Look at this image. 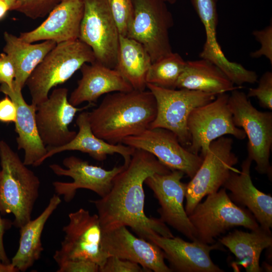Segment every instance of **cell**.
Returning a JSON list of instances; mask_svg holds the SVG:
<instances>
[{
  "instance_id": "e0dca14e",
  "label": "cell",
  "mask_w": 272,
  "mask_h": 272,
  "mask_svg": "<svg viewBox=\"0 0 272 272\" xmlns=\"http://www.w3.org/2000/svg\"><path fill=\"white\" fill-rule=\"evenodd\" d=\"M125 226L102 232L101 248L105 256H113L140 264L148 271L172 272L163 251L154 243L132 234Z\"/></svg>"
},
{
  "instance_id": "e575fe53",
  "label": "cell",
  "mask_w": 272,
  "mask_h": 272,
  "mask_svg": "<svg viewBox=\"0 0 272 272\" xmlns=\"http://www.w3.org/2000/svg\"><path fill=\"white\" fill-rule=\"evenodd\" d=\"M252 35L260 44L259 49L252 52L250 56L252 58L266 57L272 64V25L270 24L264 29L254 30Z\"/></svg>"
},
{
  "instance_id": "ffe728a7",
  "label": "cell",
  "mask_w": 272,
  "mask_h": 272,
  "mask_svg": "<svg viewBox=\"0 0 272 272\" xmlns=\"http://www.w3.org/2000/svg\"><path fill=\"white\" fill-rule=\"evenodd\" d=\"M252 161L247 157L242 162L241 170H232L223 184L230 191V199L236 205L247 208L259 226L270 231L272 227V196L258 189L250 176Z\"/></svg>"
},
{
  "instance_id": "60d3db41",
  "label": "cell",
  "mask_w": 272,
  "mask_h": 272,
  "mask_svg": "<svg viewBox=\"0 0 272 272\" xmlns=\"http://www.w3.org/2000/svg\"><path fill=\"white\" fill-rule=\"evenodd\" d=\"M16 3L13 0H0V21L3 19L9 11H12Z\"/></svg>"
},
{
  "instance_id": "2e32d148",
  "label": "cell",
  "mask_w": 272,
  "mask_h": 272,
  "mask_svg": "<svg viewBox=\"0 0 272 272\" xmlns=\"http://www.w3.org/2000/svg\"><path fill=\"white\" fill-rule=\"evenodd\" d=\"M62 164L49 165L50 169L58 176L71 177V182L54 181V191L58 195H63L66 202L71 201L78 189L84 188L93 191L100 197L104 196L110 190L115 176L123 169L124 165L115 166L110 170L95 166L74 156L64 158Z\"/></svg>"
},
{
  "instance_id": "83f0119b",
  "label": "cell",
  "mask_w": 272,
  "mask_h": 272,
  "mask_svg": "<svg viewBox=\"0 0 272 272\" xmlns=\"http://www.w3.org/2000/svg\"><path fill=\"white\" fill-rule=\"evenodd\" d=\"M152 63L149 54L141 43L133 39L120 35L115 69L133 90H146V76Z\"/></svg>"
},
{
  "instance_id": "ba28073f",
  "label": "cell",
  "mask_w": 272,
  "mask_h": 272,
  "mask_svg": "<svg viewBox=\"0 0 272 272\" xmlns=\"http://www.w3.org/2000/svg\"><path fill=\"white\" fill-rule=\"evenodd\" d=\"M154 95L157 113L149 128H162L174 133L180 144L187 148L190 144L187 119L193 109L214 100L215 94L186 89H168L147 83Z\"/></svg>"
},
{
  "instance_id": "603a6c76",
  "label": "cell",
  "mask_w": 272,
  "mask_h": 272,
  "mask_svg": "<svg viewBox=\"0 0 272 272\" xmlns=\"http://www.w3.org/2000/svg\"><path fill=\"white\" fill-rule=\"evenodd\" d=\"M76 124L79 130L74 139L63 146L47 149L38 166L48 158L65 151H79L87 153L98 161H104L108 155L118 154L124 159L123 165H128L135 149L122 143L112 144L96 136L91 128L87 111H82L79 114Z\"/></svg>"
},
{
  "instance_id": "5b68a950",
  "label": "cell",
  "mask_w": 272,
  "mask_h": 272,
  "mask_svg": "<svg viewBox=\"0 0 272 272\" xmlns=\"http://www.w3.org/2000/svg\"><path fill=\"white\" fill-rule=\"evenodd\" d=\"M188 216L197 240L209 244L215 243V238L233 227L252 230L260 226L249 210L238 206L230 199L224 188L208 194Z\"/></svg>"
},
{
  "instance_id": "7402d4cb",
  "label": "cell",
  "mask_w": 272,
  "mask_h": 272,
  "mask_svg": "<svg viewBox=\"0 0 272 272\" xmlns=\"http://www.w3.org/2000/svg\"><path fill=\"white\" fill-rule=\"evenodd\" d=\"M82 77L69 98L74 106L88 102L93 103L102 95L115 92L133 90L130 84L115 69L95 61L80 68Z\"/></svg>"
},
{
  "instance_id": "f6af8a7d",
  "label": "cell",
  "mask_w": 272,
  "mask_h": 272,
  "mask_svg": "<svg viewBox=\"0 0 272 272\" xmlns=\"http://www.w3.org/2000/svg\"><path fill=\"white\" fill-rule=\"evenodd\" d=\"M1 171H0V179H1Z\"/></svg>"
},
{
  "instance_id": "4dcf8cb0",
  "label": "cell",
  "mask_w": 272,
  "mask_h": 272,
  "mask_svg": "<svg viewBox=\"0 0 272 272\" xmlns=\"http://www.w3.org/2000/svg\"><path fill=\"white\" fill-rule=\"evenodd\" d=\"M199 56L213 62L237 86L241 87L245 83L254 84L258 81L257 75L254 71L245 69L240 63L229 61L224 53L201 51Z\"/></svg>"
},
{
  "instance_id": "44dd1931",
  "label": "cell",
  "mask_w": 272,
  "mask_h": 272,
  "mask_svg": "<svg viewBox=\"0 0 272 272\" xmlns=\"http://www.w3.org/2000/svg\"><path fill=\"white\" fill-rule=\"evenodd\" d=\"M22 89L13 85L11 88L1 84L0 91L9 96L17 110L15 131L18 150H23V163L26 166H38L40 160L45 155L47 149L42 143L37 130L36 121V106L28 104L24 99Z\"/></svg>"
},
{
  "instance_id": "d6986e66",
  "label": "cell",
  "mask_w": 272,
  "mask_h": 272,
  "mask_svg": "<svg viewBox=\"0 0 272 272\" xmlns=\"http://www.w3.org/2000/svg\"><path fill=\"white\" fill-rule=\"evenodd\" d=\"M84 13L83 0H62L36 28L21 33L24 41L51 40L56 44L79 39Z\"/></svg>"
},
{
  "instance_id": "52a82bcc",
  "label": "cell",
  "mask_w": 272,
  "mask_h": 272,
  "mask_svg": "<svg viewBox=\"0 0 272 272\" xmlns=\"http://www.w3.org/2000/svg\"><path fill=\"white\" fill-rule=\"evenodd\" d=\"M133 13L126 37L141 43L152 62L173 52L169 30L174 20L165 0H132Z\"/></svg>"
},
{
  "instance_id": "277c9868",
  "label": "cell",
  "mask_w": 272,
  "mask_h": 272,
  "mask_svg": "<svg viewBox=\"0 0 272 272\" xmlns=\"http://www.w3.org/2000/svg\"><path fill=\"white\" fill-rule=\"evenodd\" d=\"M95 61L92 49L79 39L57 44L26 82L32 104L36 106L46 100L53 87L67 81L84 63Z\"/></svg>"
},
{
  "instance_id": "9a60e30c",
  "label": "cell",
  "mask_w": 272,
  "mask_h": 272,
  "mask_svg": "<svg viewBox=\"0 0 272 272\" xmlns=\"http://www.w3.org/2000/svg\"><path fill=\"white\" fill-rule=\"evenodd\" d=\"M184 174L179 170L155 173L147 177L145 183L159 202L160 219L191 241H195L196 233L183 206L186 187V183L181 181Z\"/></svg>"
},
{
  "instance_id": "1f68e13d",
  "label": "cell",
  "mask_w": 272,
  "mask_h": 272,
  "mask_svg": "<svg viewBox=\"0 0 272 272\" xmlns=\"http://www.w3.org/2000/svg\"><path fill=\"white\" fill-rule=\"evenodd\" d=\"M62 0H16L12 11L20 12L35 20L48 14Z\"/></svg>"
},
{
  "instance_id": "d590c367",
  "label": "cell",
  "mask_w": 272,
  "mask_h": 272,
  "mask_svg": "<svg viewBox=\"0 0 272 272\" xmlns=\"http://www.w3.org/2000/svg\"><path fill=\"white\" fill-rule=\"evenodd\" d=\"M145 272L148 271L138 263L116 256H109L99 268V272Z\"/></svg>"
},
{
  "instance_id": "6da1fadb",
  "label": "cell",
  "mask_w": 272,
  "mask_h": 272,
  "mask_svg": "<svg viewBox=\"0 0 272 272\" xmlns=\"http://www.w3.org/2000/svg\"><path fill=\"white\" fill-rule=\"evenodd\" d=\"M171 171L152 154L135 149L128 165L114 177L108 193L90 201L97 209L102 232L125 226L148 241L156 234L174 237L160 218L149 217L144 211L146 179L155 173Z\"/></svg>"
},
{
  "instance_id": "836d02e7",
  "label": "cell",
  "mask_w": 272,
  "mask_h": 272,
  "mask_svg": "<svg viewBox=\"0 0 272 272\" xmlns=\"http://www.w3.org/2000/svg\"><path fill=\"white\" fill-rule=\"evenodd\" d=\"M248 98L256 97L260 105L264 108L272 109V73L265 72L260 77L257 87L249 88Z\"/></svg>"
},
{
  "instance_id": "ee69618b",
  "label": "cell",
  "mask_w": 272,
  "mask_h": 272,
  "mask_svg": "<svg viewBox=\"0 0 272 272\" xmlns=\"http://www.w3.org/2000/svg\"><path fill=\"white\" fill-rule=\"evenodd\" d=\"M165 1H166V2H168L170 4H174L177 1V0H165Z\"/></svg>"
},
{
  "instance_id": "d6a6232c",
  "label": "cell",
  "mask_w": 272,
  "mask_h": 272,
  "mask_svg": "<svg viewBox=\"0 0 272 272\" xmlns=\"http://www.w3.org/2000/svg\"><path fill=\"white\" fill-rule=\"evenodd\" d=\"M108 3L120 35L126 36L133 16L132 0H108Z\"/></svg>"
},
{
  "instance_id": "74e56055",
  "label": "cell",
  "mask_w": 272,
  "mask_h": 272,
  "mask_svg": "<svg viewBox=\"0 0 272 272\" xmlns=\"http://www.w3.org/2000/svg\"><path fill=\"white\" fill-rule=\"evenodd\" d=\"M15 77V70L11 58L6 53H1L0 83L5 84L12 88Z\"/></svg>"
},
{
  "instance_id": "9c48e42d",
  "label": "cell",
  "mask_w": 272,
  "mask_h": 272,
  "mask_svg": "<svg viewBox=\"0 0 272 272\" xmlns=\"http://www.w3.org/2000/svg\"><path fill=\"white\" fill-rule=\"evenodd\" d=\"M226 93L218 94L212 101L196 107L187 119V129L190 137L189 152L203 159L211 143L225 135H232L242 140L246 138L244 130L236 126L228 104Z\"/></svg>"
},
{
  "instance_id": "7bdbcfd3",
  "label": "cell",
  "mask_w": 272,
  "mask_h": 272,
  "mask_svg": "<svg viewBox=\"0 0 272 272\" xmlns=\"http://www.w3.org/2000/svg\"><path fill=\"white\" fill-rule=\"evenodd\" d=\"M263 266L265 268L266 270H269L268 271H271V266L269 264H267V263H264L263 264Z\"/></svg>"
},
{
  "instance_id": "d4e9b609",
  "label": "cell",
  "mask_w": 272,
  "mask_h": 272,
  "mask_svg": "<svg viewBox=\"0 0 272 272\" xmlns=\"http://www.w3.org/2000/svg\"><path fill=\"white\" fill-rule=\"evenodd\" d=\"M237 258L247 272H260L259 259L263 250L271 247V231L260 226L247 232L235 230L219 239Z\"/></svg>"
},
{
  "instance_id": "b9f144b4",
  "label": "cell",
  "mask_w": 272,
  "mask_h": 272,
  "mask_svg": "<svg viewBox=\"0 0 272 272\" xmlns=\"http://www.w3.org/2000/svg\"><path fill=\"white\" fill-rule=\"evenodd\" d=\"M19 269L15 267L11 262L5 263L0 261V272H17Z\"/></svg>"
},
{
  "instance_id": "30bf717a",
  "label": "cell",
  "mask_w": 272,
  "mask_h": 272,
  "mask_svg": "<svg viewBox=\"0 0 272 272\" xmlns=\"http://www.w3.org/2000/svg\"><path fill=\"white\" fill-rule=\"evenodd\" d=\"M233 140L225 137L213 141L202 162L191 180L186 183L185 210L188 216L206 195L223 186L234 166L238 162L232 151Z\"/></svg>"
},
{
  "instance_id": "bcb514c9",
  "label": "cell",
  "mask_w": 272,
  "mask_h": 272,
  "mask_svg": "<svg viewBox=\"0 0 272 272\" xmlns=\"http://www.w3.org/2000/svg\"><path fill=\"white\" fill-rule=\"evenodd\" d=\"M13 1H16V0H13Z\"/></svg>"
},
{
  "instance_id": "f35d334b",
  "label": "cell",
  "mask_w": 272,
  "mask_h": 272,
  "mask_svg": "<svg viewBox=\"0 0 272 272\" xmlns=\"http://www.w3.org/2000/svg\"><path fill=\"white\" fill-rule=\"evenodd\" d=\"M16 106L11 98L6 95L0 100V121L5 123L15 122L16 119Z\"/></svg>"
},
{
  "instance_id": "7a4b0ae2",
  "label": "cell",
  "mask_w": 272,
  "mask_h": 272,
  "mask_svg": "<svg viewBox=\"0 0 272 272\" xmlns=\"http://www.w3.org/2000/svg\"><path fill=\"white\" fill-rule=\"evenodd\" d=\"M156 113V99L149 90L107 94L97 108L88 112L93 132L112 144L149 128Z\"/></svg>"
},
{
  "instance_id": "f1b7e54d",
  "label": "cell",
  "mask_w": 272,
  "mask_h": 272,
  "mask_svg": "<svg viewBox=\"0 0 272 272\" xmlns=\"http://www.w3.org/2000/svg\"><path fill=\"white\" fill-rule=\"evenodd\" d=\"M186 64L179 54L172 52L152 62L147 74L146 82L168 89H176L178 79Z\"/></svg>"
},
{
  "instance_id": "5bb4252c",
  "label": "cell",
  "mask_w": 272,
  "mask_h": 272,
  "mask_svg": "<svg viewBox=\"0 0 272 272\" xmlns=\"http://www.w3.org/2000/svg\"><path fill=\"white\" fill-rule=\"evenodd\" d=\"M68 89H54L46 100L36 106V121L40 138L47 149L63 146L74 139L77 132L69 129L76 114L92 107L89 103L78 108L68 99Z\"/></svg>"
},
{
  "instance_id": "8992f818",
  "label": "cell",
  "mask_w": 272,
  "mask_h": 272,
  "mask_svg": "<svg viewBox=\"0 0 272 272\" xmlns=\"http://www.w3.org/2000/svg\"><path fill=\"white\" fill-rule=\"evenodd\" d=\"M247 95L239 89L231 91L228 104L234 124L247 137L248 156L256 164L255 170L271 178L269 157L272 146V112L255 108Z\"/></svg>"
},
{
  "instance_id": "8d00e7d4",
  "label": "cell",
  "mask_w": 272,
  "mask_h": 272,
  "mask_svg": "<svg viewBox=\"0 0 272 272\" xmlns=\"http://www.w3.org/2000/svg\"><path fill=\"white\" fill-rule=\"evenodd\" d=\"M57 271L98 272L99 266L96 263L88 260H70L59 264Z\"/></svg>"
},
{
  "instance_id": "4fadbf2b",
  "label": "cell",
  "mask_w": 272,
  "mask_h": 272,
  "mask_svg": "<svg viewBox=\"0 0 272 272\" xmlns=\"http://www.w3.org/2000/svg\"><path fill=\"white\" fill-rule=\"evenodd\" d=\"M122 143L153 155L171 170H179L191 178L203 159L189 152L176 135L162 128H148L142 133L125 138Z\"/></svg>"
},
{
  "instance_id": "484cf974",
  "label": "cell",
  "mask_w": 272,
  "mask_h": 272,
  "mask_svg": "<svg viewBox=\"0 0 272 272\" xmlns=\"http://www.w3.org/2000/svg\"><path fill=\"white\" fill-rule=\"evenodd\" d=\"M175 88L218 95L231 92L241 87L235 86L213 62L201 58L186 61L185 66L178 79Z\"/></svg>"
},
{
  "instance_id": "ab89813d",
  "label": "cell",
  "mask_w": 272,
  "mask_h": 272,
  "mask_svg": "<svg viewBox=\"0 0 272 272\" xmlns=\"http://www.w3.org/2000/svg\"><path fill=\"white\" fill-rule=\"evenodd\" d=\"M1 214L0 212V261L5 263H9L10 261L4 248L3 236L5 231L11 227L13 222L8 220L2 219Z\"/></svg>"
},
{
  "instance_id": "7c38bea8",
  "label": "cell",
  "mask_w": 272,
  "mask_h": 272,
  "mask_svg": "<svg viewBox=\"0 0 272 272\" xmlns=\"http://www.w3.org/2000/svg\"><path fill=\"white\" fill-rule=\"evenodd\" d=\"M69 222L63 227L65 233L61 247L53 259L58 265L75 259L93 261L101 267L107 257L101 248L102 230L97 214L91 215L81 208L69 214Z\"/></svg>"
},
{
  "instance_id": "4316f807",
  "label": "cell",
  "mask_w": 272,
  "mask_h": 272,
  "mask_svg": "<svg viewBox=\"0 0 272 272\" xmlns=\"http://www.w3.org/2000/svg\"><path fill=\"white\" fill-rule=\"evenodd\" d=\"M59 195L54 194L41 214L20 228L19 247L11 263L19 271H25L40 257L43 248L41 235L45 223L60 203Z\"/></svg>"
},
{
  "instance_id": "f546056e",
  "label": "cell",
  "mask_w": 272,
  "mask_h": 272,
  "mask_svg": "<svg viewBox=\"0 0 272 272\" xmlns=\"http://www.w3.org/2000/svg\"><path fill=\"white\" fill-rule=\"evenodd\" d=\"M193 8L202 23L206 40L203 47L215 52H223L217 39L218 23L217 3L218 0H191Z\"/></svg>"
},
{
  "instance_id": "cb8c5ba5",
  "label": "cell",
  "mask_w": 272,
  "mask_h": 272,
  "mask_svg": "<svg viewBox=\"0 0 272 272\" xmlns=\"http://www.w3.org/2000/svg\"><path fill=\"white\" fill-rule=\"evenodd\" d=\"M4 38V52L11 58L15 70L13 85L22 89L34 70L57 44L51 40L32 44L6 31Z\"/></svg>"
},
{
  "instance_id": "ac0fdd59",
  "label": "cell",
  "mask_w": 272,
  "mask_h": 272,
  "mask_svg": "<svg viewBox=\"0 0 272 272\" xmlns=\"http://www.w3.org/2000/svg\"><path fill=\"white\" fill-rule=\"evenodd\" d=\"M149 241L163 251L172 271L177 272H223L215 264L210 256L214 250H222L219 241L206 244L198 240L188 242L179 237H166L156 234Z\"/></svg>"
},
{
  "instance_id": "3957f363",
  "label": "cell",
  "mask_w": 272,
  "mask_h": 272,
  "mask_svg": "<svg viewBox=\"0 0 272 272\" xmlns=\"http://www.w3.org/2000/svg\"><path fill=\"white\" fill-rule=\"evenodd\" d=\"M0 212L12 214L13 225L20 228L31 220L40 181L4 140L0 141Z\"/></svg>"
},
{
  "instance_id": "8fae6325",
  "label": "cell",
  "mask_w": 272,
  "mask_h": 272,
  "mask_svg": "<svg viewBox=\"0 0 272 272\" xmlns=\"http://www.w3.org/2000/svg\"><path fill=\"white\" fill-rule=\"evenodd\" d=\"M79 39L92 49L96 61L115 69L120 34L108 0H83Z\"/></svg>"
}]
</instances>
